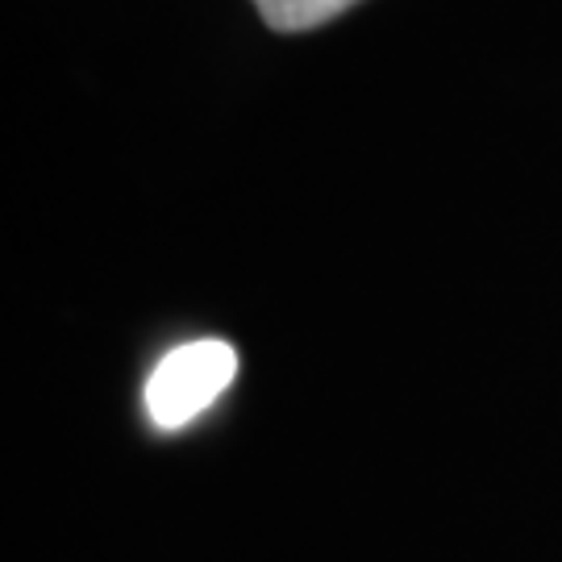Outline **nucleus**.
Returning a JSON list of instances; mask_svg holds the SVG:
<instances>
[{
  "label": "nucleus",
  "instance_id": "nucleus-2",
  "mask_svg": "<svg viewBox=\"0 0 562 562\" xmlns=\"http://www.w3.org/2000/svg\"><path fill=\"white\" fill-rule=\"evenodd\" d=\"M359 0H255V9L262 13V21L280 34H304L317 30L325 21H334L338 13H346Z\"/></svg>",
  "mask_w": 562,
  "mask_h": 562
},
{
  "label": "nucleus",
  "instance_id": "nucleus-1",
  "mask_svg": "<svg viewBox=\"0 0 562 562\" xmlns=\"http://www.w3.org/2000/svg\"><path fill=\"white\" fill-rule=\"evenodd\" d=\"M238 375V355L222 338L176 346L146 380V417L159 429H183Z\"/></svg>",
  "mask_w": 562,
  "mask_h": 562
}]
</instances>
